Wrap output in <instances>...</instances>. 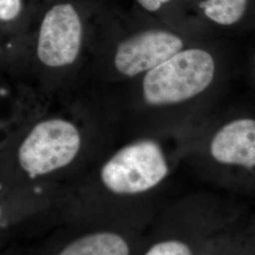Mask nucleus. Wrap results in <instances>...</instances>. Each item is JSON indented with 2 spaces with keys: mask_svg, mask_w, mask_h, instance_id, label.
Instances as JSON below:
<instances>
[{
  "mask_svg": "<svg viewBox=\"0 0 255 255\" xmlns=\"http://www.w3.org/2000/svg\"><path fill=\"white\" fill-rule=\"evenodd\" d=\"M216 73L212 55L184 49L146 74L143 96L147 104L164 106L188 101L209 87Z\"/></svg>",
  "mask_w": 255,
  "mask_h": 255,
  "instance_id": "f257e3e1",
  "label": "nucleus"
},
{
  "mask_svg": "<svg viewBox=\"0 0 255 255\" xmlns=\"http://www.w3.org/2000/svg\"><path fill=\"white\" fill-rule=\"evenodd\" d=\"M168 173V165L160 146L142 140L124 146L101 169V181L119 195H133L158 185Z\"/></svg>",
  "mask_w": 255,
  "mask_h": 255,
  "instance_id": "f03ea898",
  "label": "nucleus"
},
{
  "mask_svg": "<svg viewBox=\"0 0 255 255\" xmlns=\"http://www.w3.org/2000/svg\"><path fill=\"white\" fill-rule=\"evenodd\" d=\"M81 147L75 125L64 119L38 123L19 147L21 167L30 177L50 173L70 164Z\"/></svg>",
  "mask_w": 255,
  "mask_h": 255,
  "instance_id": "7ed1b4c3",
  "label": "nucleus"
},
{
  "mask_svg": "<svg viewBox=\"0 0 255 255\" xmlns=\"http://www.w3.org/2000/svg\"><path fill=\"white\" fill-rule=\"evenodd\" d=\"M82 24L70 3H60L46 11L38 37L39 60L50 67L73 64L82 45Z\"/></svg>",
  "mask_w": 255,
  "mask_h": 255,
  "instance_id": "20e7f679",
  "label": "nucleus"
},
{
  "mask_svg": "<svg viewBox=\"0 0 255 255\" xmlns=\"http://www.w3.org/2000/svg\"><path fill=\"white\" fill-rule=\"evenodd\" d=\"M182 39L170 31L148 29L119 44L115 66L119 73L134 77L163 64L182 50Z\"/></svg>",
  "mask_w": 255,
  "mask_h": 255,
  "instance_id": "39448f33",
  "label": "nucleus"
},
{
  "mask_svg": "<svg viewBox=\"0 0 255 255\" xmlns=\"http://www.w3.org/2000/svg\"><path fill=\"white\" fill-rule=\"evenodd\" d=\"M210 151L220 164L255 167V120L236 119L213 137Z\"/></svg>",
  "mask_w": 255,
  "mask_h": 255,
  "instance_id": "423d86ee",
  "label": "nucleus"
},
{
  "mask_svg": "<svg viewBox=\"0 0 255 255\" xmlns=\"http://www.w3.org/2000/svg\"><path fill=\"white\" fill-rule=\"evenodd\" d=\"M129 249L122 237L113 233H98L77 239L59 255H128Z\"/></svg>",
  "mask_w": 255,
  "mask_h": 255,
  "instance_id": "0eeeda50",
  "label": "nucleus"
},
{
  "mask_svg": "<svg viewBox=\"0 0 255 255\" xmlns=\"http://www.w3.org/2000/svg\"><path fill=\"white\" fill-rule=\"evenodd\" d=\"M248 0H204L200 5L205 16L221 26L237 24L246 12Z\"/></svg>",
  "mask_w": 255,
  "mask_h": 255,
  "instance_id": "6e6552de",
  "label": "nucleus"
},
{
  "mask_svg": "<svg viewBox=\"0 0 255 255\" xmlns=\"http://www.w3.org/2000/svg\"><path fill=\"white\" fill-rule=\"evenodd\" d=\"M145 255H192L190 248L177 240H168L151 247Z\"/></svg>",
  "mask_w": 255,
  "mask_h": 255,
  "instance_id": "1a4fd4ad",
  "label": "nucleus"
},
{
  "mask_svg": "<svg viewBox=\"0 0 255 255\" xmlns=\"http://www.w3.org/2000/svg\"><path fill=\"white\" fill-rule=\"evenodd\" d=\"M22 9L23 0H0V22H13L18 18Z\"/></svg>",
  "mask_w": 255,
  "mask_h": 255,
  "instance_id": "9d476101",
  "label": "nucleus"
},
{
  "mask_svg": "<svg viewBox=\"0 0 255 255\" xmlns=\"http://www.w3.org/2000/svg\"><path fill=\"white\" fill-rule=\"evenodd\" d=\"M171 0H136L137 3L147 11H157Z\"/></svg>",
  "mask_w": 255,
  "mask_h": 255,
  "instance_id": "9b49d317",
  "label": "nucleus"
}]
</instances>
